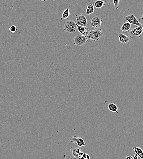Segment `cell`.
Returning a JSON list of instances; mask_svg holds the SVG:
<instances>
[{
    "label": "cell",
    "instance_id": "9a60e30c",
    "mask_svg": "<svg viewBox=\"0 0 143 159\" xmlns=\"http://www.w3.org/2000/svg\"><path fill=\"white\" fill-rule=\"evenodd\" d=\"M135 153L137 154L139 157L141 159L143 158V153L142 149L139 147H134L132 148Z\"/></svg>",
    "mask_w": 143,
    "mask_h": 159
},
{
    "label": "cell",
    "instance_id": "4fadbf2b",
    "mask_svg": "<svg viewBox=\"0 0 143 159\" xmlns=\"http://www.w3.org/2000/svg\"><path fill=\"white\" fill-rule=\"evenodd\" d=\"M120 28L124 33H126L131 28V25L129 22H126L123 24L121 27H120Z\"/></svg>",
    "mask_w": 143,
    "mask_h": 159
},
{
    "label": "cell",
    "instance_id": "ffe728a7",
    "mask_svg": "<svg viewBox=\"0 0 143 159\" xmlns=\"http://www.w3.org/2000/svg\"><path fill=\"white\" fill-rule=\"evenodd\" d=\"M120 1V0H113L114 7L116 9L118 8V5Z\"/></svg>",
    "mask_w": 143,
    "mask_h": 159
},
{
    "label": "cell",
    "instance_id": "ba28073f",
    "mask_svg": "<svg viewBox=\"0 0 143 159\" xmlns=\"http://www.w3.org/2000/svg\"><path fill=\"white\" fill-rule=\"evenodd\" d=\"M77 25L86 27L88 25L87 18L84 14H81L80 15H76Z\"/></svg>",
    "mask_w": 143,
    "mask_h": 159
},
{
    "label": "cell",
    "instance_id": "e0dca14e",
    "mask_svg": "<svg viewBox=\"0 0 143 159\" xmlns=\"http://www.w3.org/2000/svg\"><path fill=\"white\" fill-rule=\"evenodd\" d=\"M106 2L101 1V0H98L94 3V6L97 8H100L104 5V3Z\"/></svg>",
    "mask_w": 143,
    "mask_h": 159
},
{
    "label": "cell",
    "instance_id": "7a4b0ae2",
    "mask_svg": "<svg viewBox=\"0 0 143 159\" xmlns=\"http://www.w3.org/2000/svg\"><path fill=\"white\" fill-rule=\"evenodd\" d=\"M104 35V33L102 30L101 29H99L91 30L86 37L88 39L96 41L99 40Z\"/></svg>",
    "mask_w": 143,
    "mask_h": 159
},
{
    "label": "cell",
    "instance_id": "cb8c5ba5",
    "mask_svg": "<svg viewBox=\"0 0 143 159\" xmlns=\"http://www.w3.org/2000/svg\"><path fill=\"white\" fill-rule=\"evenodd\" d=\"M39 1H48V0H39Z\"/></svg>",
    "mask_w": 143,
    "mask_h": 159
},
{
    "label": "cell",
    "instance_id": "8992f818",
    "mask_svg": "<svg viewBox=\"0 0 143 159\" xmlns=\"http://www.w3.org/2000/svg\"><path fill=\"white\" fill-rule=\"evenodd\" d=\"M88 38L82 35H77L74 38L73 42L74 44L78 47H80L88 42Z\"/></svg>",
    "mask_w": 143,
    "mask_h": 159
},
{
    "label": "cell",
    "instance_id": "9c48e42d",
    "mask_svg": "<svg viewBox=\"0 0 143 159\" xmlns=\"http://www.w3.org/2000/svg\"><path fill=\"white\" fill-rule=\"evenodd\" d=\"M124 19L128 21L131 24L137 26L142 25L139 23V21L134 15H131L124 17Z\"/></svg>",
    "mask_w": 143,
    "mask_h": 159
},
{
    "label": "cell",
    "instance_id": "5bb4252c",
    "mask_svg": "<svg viewBox=\"0 0 143 159\" xmlns=\"http://www.w3.org/2000/svg\"><path fill=\"white\" fill-rule=\"evenodd\" d=\"M108 109L113 112H116L118 113V108L115 103H109L108 105Z\"/></svg>",
    "mask_w": 143,
    "mask_h": 159
},
{
    "label": "cell",
    "instance_id": "d4e9b609",
    "mask_svg": "<svg viewBox=\"0 0 143 159\" xmlns=\"http://www.w3.org/2000/svg\"><path fill=\"white\" fill-rule=\"evenodd\" d=\"M101 1H104L107 2V1H109V0H101Z\"/></svg>",
    "mask_w": 143,
    "mask_h": 159
},
{
    "label": "cell",
    "instance_id": "30bf717a",
    "mask_svg": "<svg viewBox=\"0 0 143 159\" xmlns=\"http://www.w3.org/2000/svg\"><path fill=\"white\" fill-rule=\"evenodd\" d=\"M95 11V6L94 0H89V3L88 4L86 14L88 15L93 13Z\"/></svg>",
    "mask_w": 143,
    "mask_h": 159
},
{
    "label": "cell",
    "instance_id": "277c9868",
    "mask_svg": "<svg viewBox=\"0 0 143 159\" xmlns=\"http://www.w3.org/2000/svg\"><path fill=\"white\" fill-rule=\"evenodd\" d=\"M143 31V25L136 26L135 28L130 30L127 33L131 39L138 37L141 38Z\"/></svg>",
    "mask_w": 143,
    "mask_h": 159
},
{
    "label": "cell",
    "instance_id": "d6986e66",
    "mask_svg": "<svg viewBox=\"0 0 143 159\" xmlns=\"http://www.w3.org/2000/svg\"><path fill=\"white\" fill-rule=\"evenodd\" d=\"M17 27L16 26L12 25L10 27L9 30L12 33H15L17 30Z\"/></svg>",
    "mask_w": 143,
    "mask_h": 159
},
{
    "label": "cell",
    "instance_id": "44dd1931",
    "mask_svg": "<svg viewBox=\"0 0 143 159\" xmlns=\"http://www.w3.org/2000/svg\"><path fill=\"white\" fill-rule=\"evenodd\" d=\"M134 154L130 153L128 154L126 158V159H133Z\"/></svg>",
    "mask_w": 143,
    "mask_h": 159
},
{
    "label": "cell",
    "instance_id": "3957f363",
    "mask_svg": "<svg viewBox=\"0 0 143 159\" xmlns=\"http://www.w3.org/2000/svg\"><path fill=\"white\" fill-rule=\"evenodd\" d=\"M76 22L73 20L66 21L64 25V31L69 33H75L77 30Z\"/></svg>",
    "mask_w": 143,
    "mask_h": 159
},
{
    "label": "cell",
    "instance_id": "484cf974",
    "mask_svg": "<svg viewBox=\"0 0 143 159\" xmlns=\"http://www.w3.org/2000/svg\"><path fill=\"white\" fill-rule=\"evenodd\" d=\"M53 1H56V0H53Z\"/></svg>",
    "mask_w": 143,
    "mask_h": 159
},
{
    "label": "cell",
    "instance_id": "7402d4cb",
    "mask_svg": "<svg viewBox=\"0 0 143 159\" xmlns=\"http://www.w3.org/2000/svg\"><path fill=\"white\" fill-rule=\"evenodd\" d=\"M143 15H142L140 17L139 19V23L142 25H143Z\"/></svg>",
    "mask_w": 143,
    "mask_h": 159
},
{
    "label": "cell",
    "instance_id": "7c38bea8",
    "mask_svg": "<svg viewBox=\"0 0 143 159\" xmlns=\"http://www.w3.org/2000/svg\"><path fill=\"white\" fill-rule=\"evenodd\" d=\"M120 42L122 44H125L130 41L131 39L124 34H120L118 36Z\"/></svg>",
    "mask_w": 143,
    "mask_h": 159
},
{
    "label": "cell",
    "instance_id": "ac0fdd59",
    "mask_svg": "<svg viewBox=\"0 0 143 159\" xmlns=\"http://www.w3.org/2000/svg\"><path fill=\"white\" fill-rule=\"evenodd\" d=\"M93 158V156L92 154H89L84 153L80 158L81 159H90Z\"/></svg>",
    "mask_w": 143,
    "mask_h": 159
},
{
    "label": "cell",
    "instance_id": "8fae6325",
    "mask_svg": "<svg viewBox=\"0 0 143 159\" xmlns=\"http://www.w3.org/2000/svg\"><path fill=\"white\" fill-rule=\"evenodd\" d=\"M77 29H78L79 32L82 35L86 36L88 34L89 30V29L86 26H81L77 25Z\"/></svg>",
    "mask_w": 143,
    "mask_h": 159
},
{
    "label": "cell",
    "instance_id": "6da1fadb",
    "mask_svg": "<svg viewBox=\"0 0 143 159\" xmlns=\"http://www.w3.org/2000/svg\"><path fill=\"white\" fill-rule=\"evenodd\" d=\"M84 152L78 147V145L74 144L70 148L69 158L72 159H80Z\"/></svg>",
    "mask_w": 143,
    "mask_h": 159
},
{
    "label": "cell",
    "instance_id": "52a82bcc",
    "mask_svg": "<svg viewBox=\"0 0 143 159\" xmlns=\"http://www.w3.org/2000/svg\"><path fill=\"white\" fill-rule=\"evenodd\" d=\"M69 140L71 142L76 143L78 146L80 147L85 146L86 145V143L84 142L82 137H78L76 136L75 135L70 138Z\"/></svg>",
    "mask_w": 143,
    "mask_h": 159
},
{
    "label": "cell",
    "instance_id": "603a6c76",
    "mask_svg": "<svg viewBox=\"0 0 143 159\" xmlns=\"http://www.w3.org/2000/svg\"><path fill=\"white\" fill-rule=\"evenodd\" d=\"M139 157L137 154L136 153L134 154V156L133 159H138V157Z\"/></svg>",
    "mask_w": 143,
    "mask_h": 159
},
{
    "label": "cell",
    "instance_id": "5b68a950",
    "mask_svg": "<svg viewBox=\"0 0 143 159\" xmlns=\"http://www.w3.org/2000/svg\"><path fill=\"white\" fill-rule=\"evenodd\" d=\"M103 18L99 14H96L92 17L90 26L94 28H98L102 25Z\"/></svg>",
    "mask_w": 143,
    "mask_h": 159
},
{
    "label": "cell",
    "instance_id": "2e32d148",
    "mask_svg": "<svg viewBox=\"0 0 143 159\" xmlns=\"http://www.w3.org/2000/svg\"><path fill=\"white\" fill-rule=\"evenodd\" d=\"M70 7V6L68 7L66 9L63 11L61 19H68L70 15V11L69 10Z\"/></svg>",
    "mask_w": 143,
    "mask_h": 159
}]
</instances>
